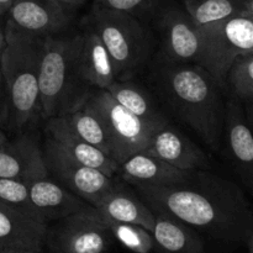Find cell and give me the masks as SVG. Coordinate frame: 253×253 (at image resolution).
I'll list each match as a JSON object with an SVG mask.
<instances>
[{
  "mask_svg": "<svg viewBox=\"0 0 253 253\" xmlns=\"http://www.w3.org/2000/svg\"><path fill=\"white\" fill-rule=\"evenodd\" d=\"M6 47L0 59L6 99L2 128L16 133L35 128L42 121L39 85L41 39L5 31Z\"/></svg>",
  "mask_w": 253,
  "mask_h": 253,
  "instance_id": "obj_3",
  "label": "cell"
},
{
  "mask_svg": "<svg viewBox=\"0 0 253 253\" xmlns=\"http://www.w3.org/2000/svg\"><path fill=\"white\" fill-rule=\"evenodd\" d=\"M5 47H6V39H5L4 27L0 26V59H1L2 53H4Z\"/></svg>",
  "mask_w": 253,
  "mask_h": 253,
  "instance_id": "obj_32",
  "label": "cell"
},
{
  "mask_svg": "<svg viewBox=\"0 0 253 253\" xmlns=\"http://www.w3.org/2000/svg\"><path fill=\"white\" fill-rule=\"evenodd\" d=\"M106 90L121 106L141 120L157 127L169 123V115L152 90L141 84L128 81H115Z\"/></svg>",
  "mask_w": 253,
  "mask_h": 253,
  "instance_id": "obj_21",
  "label": "cell"
},
{
  "mask_svg": "<svg viewBox=\"0 0 253 253\" xmlns=\"http://www.w3.org/2000/svg\"><path fill=\"white\" fill-rule=\"evenodd\" d=\"M42 135L47 136L66 155H68L69 157L73 158L81 165L99 169L110 178H114L116 175L119 168L118 163L113 158L101 152L100 150L78 137L66 125L61 116H54V118H49L43 121Z\"/></svg>",
  "mask_w": 253,
  "mask_h": 253,
  "instance_id": "obj_15",
  "label": "cell"
},
{
  "mask_svg": "<svg viewBox=\"0 0 253 253\" xmlns=\"http://www.w3.org/2000/svg\"><path fill=\"white\" fill-rule=\"evenodd\" d=\"M148 71L151 90L168 115L189 127L210 150L221 148L224 89L197 63H170L153 54Z\"/></svg>",
  "mask_w": 253,
  "mask_h": 253,
  "instance_id": "obj_2",
  "label": "cell"
},
{
  "mask_svg": "<svg viewBox=\"0 0 253 253\" xmlns=\"http://www.w3.org/2000/svg\"><path fill=\"white\" fill-rule=\"evenodd\" d=\"M30 197L46 224L85 209L90 204L57 183L49 174L27 182Z\"/></svg>",
  "mask_w": 253,
  "mask_h": 253,
  "instance_id": "obj_17",
  "label": "cell"
},
{
  "mask_svg": "<svg viewBox=\"0 0 253 253\" xmlns=\"http://www.w3.org/2000/svg\"><path fill=\"white\" fill-rule=\"evenodd\" d=\"M6 14L5 31L40 39L64 34L73 21V9L58 0H14Z\"/></svg>",
  "mask_w": 253,
  "mask_h": 253,
  "instance_id": "obj_11",
  "label": "cell"
},
{
  "mask_svg": "<svg viewBox=\"0 0 253 253\" xmlns=\"http://www.w3.org/2000/svg\"><path fill=\"white\" fill-rule=\"evenodd\" d=\"M0 253H31V252H17V251H11V250H7L5 247L0 246Z\"/></svg>",
  "mask_w": 253,
  "mask_h": 253,
  "instance_id": "obj_34",
  "label": "cell"
},
{
  "mask_svg": "<svg viewBox=\"0 0 253 253\" xmlns=\"http://www.w3.org/2000/svg\"><path fill=\"white\" fill-rule=\"evenodd\" d=\"M198 27H204L240 12H253V0H183Z\"/></svg>",
  "mask_w": 253,
  "mask_h": 253,
  "instance_id": "obj_23",
  "label": "cell"
},
{
  "mask_svg": "<svg viewBox=\"0 0 253 253\" xmlns=\"http://www.w3.org/2000/svg\"><path fill=\"white\" fill-rule=\"evenodd\" d=\"M225 91L244 105L247 119L252 124L253 104V52L237 57L225 77Z\"/></svg>",
  "mask_w": 253,
  "mask_h": 253,
  "instance_id": "obj_24",
  "label": "cell"
},
{
  "mask_svg": "<svg viewBox=\"0 0 253 253\" xmlns=\"http://www.w3.org/2000/svg\"><path fill=\"white\" fill-rule=\"evenodd\" d=\"M0 203H4L21 214L47 225L32 203L27 183L24 180L0 178Z\"/></svg>",
  "mask_w": 253,
  "mask_h": 253,
  "instance_id": "obj_27",
  "label": "cell"
},
{
  "mask_svg": "<svg viewBox=\"0 0 253 253\" xmlns=\"http://www.w3.org/2000/svg\"><path fill=\"white\" fill-rule=\"evenodd\" d=\"M7 140H9V137H7V133L5 132L1 127H0V145H2L4 142H6Z\"/></svg>",
  "mask_w": 253,
  "mask_h": 253,
  "instance_id": "obj_33",
  "label": "cell"
},
{
  "mask_svg": "<svg viewBox=\"0 0 253 253\" xmlns=\"http://www.w3.org/2000/svg\"><path fill=\"white\" fill-rule=\"evenodd\" d=\"M221 147L230 165L249 189L253 185V136L244 105L227 94L225 99Z\"/></svg>",
  "mask_w": 253,
  "mask_h": 253,
  "instance_id": "obj_12",
  "label": "cell"
},
{
  "mask_svg": "<svg viewBox=\"0 0 253 253\" xmlns=\"http://www.w3.org/2000/svg\"><path fill=\"white\" fill-rule=\"evenodd\" d=\"M114 239L103 216L91 205L47 224V253H109Z\"/></svg>",
  "mask_w": 253,
  "mask_h": 253,
  "instance_id": "obj_9",
  "label": "cell"
},
{
  "mask_svg": "<svg viewBox=\"0 0 253 253\" xmlns=\"http://www.w3.org/2000/svg\"><path fill=\"white\" fill-rule=\"evenodd\" d=\"M81 43V31L41 39L39 85L42 123L79 109L94 90L84 83L78 71Z\"/></svg>",
  "mask_w": 253,
  "mask_h": 253,
  "instance_id": "obj_4",
  "label": "cell"
},
{
  "mask_svg": "<svg viewBox=\"0 0 253 253\" xmlns=\"http://www.w3.org/2000/svg\"><path fill=\"white\" fill-rule=\"evenodd\" d=\"M12 1L14 0H0V17L6 14L9 7L11 6Z\"/></svg>",
  "mask_w": 253,
  "mask_h": 253,
  "instance_id": "obj_31",
  "label": "cell"
},
{
  "mask_svg": "<svg viewBox=\"0 0 253 253\" xmlns=\"http://www.w3.org/2000/svg\"><path fill=\"white\" fill-rule=\"evenodd\" d=\"M199 30L202 44L197 64L225 90V77L232 62L253 52V12H240Z\"/></svg>",
  "mask_w": 253,
  "mask_h": 253,
  "instance_id": "obj_6",
  "label": "cell"
},
{
  "mask_svg": "<svg viewBox=\"0 0 253 253\" xmlns=\"http://www.w3.org/2000/svg\"><path fill=\"white\" fill-rule=\"evenodd\" d=\"M47 225L0 203V246L17 252L42 253Z\"/></svg>",
  "mask_w": 253,
  "mask_h": 253,
  "instance_id": "obj_18",
  "label": "cell"
},
{
  "mask_svg": "<svg viewBox=\"0 0 253 253\" xmlns=\"http://www.w3.org/2000/svg\"><path fill=\"white\" fill-rule=\"evenodd\" d=\"M114 242L133 253H162L156 245L152 232L145 227L126 222H118L103 217Z\"/></svg>",
  "mask_w": 253,
  "mask_h": 253,
  "instance_id": "obj_26",
  "label": "cell"
},
{
  "mask_svg": "<svg viewBox=\"0 0 253 253\" xmlns=\"http://www.w3.org/2000/svg\"><path fill=\"white\" fill-rule=\"evenodd\" d=\"M61 118L78 137L113 158L111 157V145L105 128L98 116L90 109L82 105L77 110L62 115Z\"/></svg>",
  "mask_w": 253,
  "mask_h": 253,
  "instance_id": "obj_25",
  "label": "cell"
},
{
  "mask_svg": "<svg viewBox=\"0 0 253 253\" xmlns=\"http://www.w3.org/2000/svg\"><path fill=\"white\" fill-rule=\"evenodd\" d=\"M103 124L111 145V157L121 163L133 153L145 151L157 126L141 120L121 106L105 89H94L83 104Z\"/></svg>",
  "mask_w": 253,
  "mask_h": 253,
  "instance_id": "obj_8",
  "label": "cell"
},
{
  "mask_svg": "<svg viewBox=\"0 0 253 253\" xmlns=\"http://www.w3.org/2000/svg\"><path fill=\"white\" fill-rule=\"evenodd\" d=\"M145 152L180 170H210L211 162L203 148L173 124L167 123L152 133Z\"/></svg>",
  "mask_w": 253,
  "mask_h": 253,
  "instance_id": "obj_13",
  "label": "cell"
},
{
  "mask_svg": "<svg viewBox=\"0 0 253 253\" xmlns=\"http://www.w3.org/2000/svg\"><path fill=\"white\" fill-rule=\"evenodd\" d=\"M41 147L48 174L91 207L115 185L114 178L74 161L44 135L41 138Z\"/></svg>",
  "mask_w": 253,
  "mask_h": 253,
  "instance_id": "obj_10",
  "label": "cell"
},
{
  "mask_svg": "<svg viewBox=\"0 0 253 253\" xmlns=\"http://www.w3.org/2000/svg\"><path fill=\"white\" fill-rule=\"evenodd\" d=\"M155 212L175 217L200 236L244 245L253 253V212L240 185L210 170H193L167 187H133Z\"/></svg>",
  "mask_w": 253,
  "mask_h": 253,
  "instance_id": "obj_1",
  "label": "cell"
},
{
  "mask_svg": "<svg viewBox=\"0 0 253 253\" xmlns=\"http://www.w3.org/2000/svg\"><path fill=\"white\" fill-rule=\"evenodd\" d=\"M192 172L180 170L141 151L119 163L116 175L132 187H167L187 179Z\"/></svg>",
  "mask_w": 253,
  "mask_h": 253,
  "instance_id": "obj_16",
  "label": "cell"
},
{
  "mask_svg": "<svg viewBox=\"0 0 253 253\" xmlns=\"http://www.w3.org/2000/svg\"><path fill=\"white\" fill-rule=\"evenodd\" d=\"M82 22L95 31L115 69L116 81L135 79L146 71L155 48L153 37L138 17L93 4Z\"/></svg>",
  "mask_w": 253,
  "mask_h": 253,
  "instance_id": "obj_5",
  "label": "cell"
},
{
  "mask_svg": "<svg viewBox=\"0 0 253 253\" xmlns=\"http://www.w3.org/2000/svg\"><path fill=\"white\" fill-rule=\"evenodd\" d=\"M157 2L158 0H94V4L99 6L127 12L138 19L142 15H148Z\"/></svg>",
  "mask_w": 253,
  "mask_h": 253,
  "instance_id": "obj_28",
  "label": "cell"
},
{
  "mask_svg": "<svg viewBox=\"0 0 253 253\" xmlns=\"http://www.w3.org/2000/svg\"><path fill=\"white\" fill-rule=\"evenodd\" d=\"M94 208L105 219L138 225L150 232L153 230L155 212L137 193L125 184L115 183Z\"/></svg>",
  "mask_w": 253,
  "mask_h": 253,
  "instance_id": "obj_19",
  "label": "cell"
},
{
  "mask_svg": "<svg viewBox=\"0 0 253 253\" xmlns=\"http://www.w3.org/2000/svg\"><path fill=\"white\" fill-rule=\"evenodd\" d=\"M82 43L78 52V71L91 89H108L115 78L113 61L94 30L81 22Z\"/></svg>",
  "mask_w": 253,
  "mask_h": 253,
  "instance_id": "obj_20",
  "label": "cell"
},
{
  "mask_svg": "<svg viewBox=\"0 0 253 253\" xmlns=\"http://www.w3.org/2000/svg\"><path fill=\"white\" fill-rule=\"evenodd\" d=\"M148 16L152 25L156 57L170 63H198L200 30L184 6L172 0H158Z\"/></svg>",
  "mask_w": 253,
  "mask_h": 253,
  "instance_id": "obj_7",
  "label": "cell"
},
{
  "mask_svg": "<svg viewBox=\"0 0 253 253\" xmlns=\"http://www.w3.org/2000/svg\"><path fill=\"white\" fill-rule=\"evenodd\" d=\"M42 253H43V252H42Z\"/></svg>",
  "mask_w": 253,
  "mask_h": 253,
  "instance_id": "obj_35",
  "label": "cell"
},
{
  "mask_svg": "<svg viewBox=\"0 0 253 253\" xmlns=\"http://www.w3.org/2000/svg\"><path fill=\"white\" fill-rule=\"evenodd\" d=\"M5 115H6V99H5V89L4 83H2L1 71H0V127L2 128L5 121ZM4 130V128H2Z\"/></svg>",
  "mask_w": 253,
  "mask_h": 253,
  "instance_id": "obj_29",
  "label": "cell"
},
{
  "mask_svg": "<svg viewBox=\"0 0 253 253\" xmlns=\"http://www.w3.org/2000/svg\"><path fill=\"white\" fill-rule=\"evenodd\" d=\"M58 1L62 2V4H64L66 6L71 7V9L74 10L76 7L82 6V5H83L86 0H58Z\"/></svg>",
  "mask_w": 253,
  "mask_h": 253,
  "instance_id": "obj_30",
  "label": "cell"
},
{
  "mask_svg": "<svg viewBox=\"0 0 253 253\" xmlns=\"http://www.w3.org/2000/svg\"><path fill=\"white\" fill-rule=\"evenodd\" d=\"M48 174L43 162L41 136L37 127L16 133L0 145V178L24 182Z\"/></svg>",
  "mask_w": 253,
  "mask_h": 253,
  "instance_id": "obj_14",
  "label": "cell"
},
{
  "mask_svg": "<svg viewBox=\"0 0 253 253\" xmlns=\"http://www.w3.org/2000/svg\"><path fill=\"white\" fill-rule=\"evenodd\" d=\"M152 236L162 253H207L204 239L197 231L163 212H155Z\"/></svg>",
  "mask_w": 253,
  "mask_h": 253,
  "instance_id": "obj_22",
  "label": "cell"
}]
</instances>
